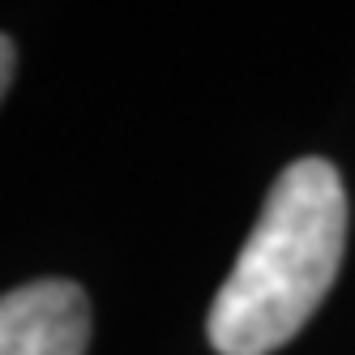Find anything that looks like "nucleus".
Returning <instances> with one entry per match:
<instances>
[{
  "label": "nucleus",
  "mask_w": 355,
  "mask_h": 355,
  "mask_svg": "<svg viewBox=\"0 0 355 355\" xmlns=\"http://www.w3.org/2000/svg\"><path fill=\"white\" fill-rule=\"evenodd\" d=\"M343 248L347 189L338 167L325 159L283 167L210 304L206 329L214 351L270 355L291 343L334 287Z\"/></svg>",
  "instance_id": "obj_1"
},
{
  "label": "nucleus",
  "mask_w": 355,
  "mask_h": 355,
  "mask_svg": "<svg viewBox=\"0 0 355 355\" xmlns=\"http://www.w3.org/2000/svg\"><path fill=\"white\" fill-rule=\"evenodd\" d=\"M90 304L69 278H39L0 295V355H86Z\"/></svg>",
  "instance_id": "obj_2"
},
{
  "label": "nucleus",
  "mask_w": 355,
  "mask_h": 355,
  "mask_svg": "<svg viewBox=\"0 0 355 355\" xmlns=\"http://www.w3.org/2000/svg\"><path fill=\"white\" fill-rule=\"evenodd\" d=\"M13 64H17V52H13V43L0 35V94L9 90V78H13Z\"/></svg>",
  "instance_id": "obj_3"
}]
</instances>
